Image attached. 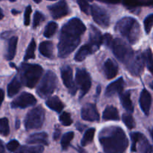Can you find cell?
Segmentation results:
<instances>
[{
	"mask_svg": "<svg viewBox=\"0 0 153 153\" xmlns=\"http://www.w3.org/2000/svg\"><path fill=\"white\" fill-rule=\"evenodd\" d=\"M86 31V26L79 18H72L63 25L58 44V56L64 58L70 55L80 43L81 36Z\"/></svg>",
	"mask_w": 153,
	"mask_h": 153,
	"instance_id": "cell-1",
	"label": "cell"
},
{
	"mask_svg": "<svg viewBox=\"0 0 153 153\" xmlns=\"http://www.w3.org/2000/svg\"><path fill=\"white\" fill-rule=\"evenodd\" d=\"M99 141L105 153H124L128 145L125 131L119 126L103 128L99 134Z\"/></svg>",
	"mask_w": 153,
	"mask_h": 153,
	"instance_id": "cell-2",
	"label": "cell"
},
{
	"mask_svg": "<svg viewBox=\"0 0 153 153\" xmlns=\"http://www.w3.org/2000/svg\"><path fill=\"white\" fill-rule=\"evenodd\" d=\"M115 30L131 44H135L140 37V25L137 20L130 16H126L120 19L117 22Z\"/></svg>",
	"mask_w": 153,
	"mask_h": 153,
	"instance_id": "cell-3",
	"label": "cell"
},
{
	"mask_svg": "<svg viewBox=\"0 0 153 153\" xmlns=\"http://www.w3.org/2000/svg\"><path fill=\"white\" fill-rule=\"evenodd\" d=\"M19 73L22 84L28 88H33L41 77L43 68L38 64H22Z\"/></svg>",
	"mask_w": 153,
	"mask_h": 153,
	"instance_id": "cell-4",
	"label": "cell"
},
{
	"mask_svg": "<svg viewBox=\"0 0 153 153\" xmlns=\"http://www.w3.org/2000/svg\"><path fill=\"white\" fill-rule=\"evenodd\" d=\"M57 85H58V79L56 75L53 72L49 70L46 72L41 82L37 87V94L41 98H46L53 94Z\"/></svg>",
	"mask_w": 153,
	"mask_h": 153,
	"instance_id": "cell-5",
	"label": "cell"
},
{
	"mask_svg": "<svg viewBox=\"0 0 153 153\" xmlns=\"http://www.w3.org/2000/svg\"><path fill=\"white\" fill-rule=\"evenodd\" d=\"M45 120V111L41 106L34 108L28 112L25 119L26 130L37 129L41 128Z\"/></svg>",
	"mask_w": 153,
	"mask_h": 153,
	"instance_id": "cell-6",
	"label": "cell"
},
{
	"mask_svg": "<svg viewBox=\"0 0 153 153\" xmlns=\"http://www.w3.org/2000/svg\"><path fill=\"white\" fill-rule=\"evenodd\" d=\"M111 48L113 50L115 57L120 62L124 64H126L134 54L132 49L125 41L120 39H115L113 40Z\"/></svg>",
	"mask_w": 153,
	"mask_h": 153,
	"instance_id": "cell-7",
	"label": "cell"
},
{
	"mask_svg": "<svg viewBox=\"0 0 153 153\" xmlns=\"http://www.w3.org/2000/svg\"><path fill=\"white\" fill-rule=\"evenodd\" d=\"M76 88L80 90V98L83 97L91 87V79L89 73L85 69H77L76 74Z\"/></svg>",
	"mask_w": 153,
	"mask_h": 153,
	"instance_id": "cell-8",
	"label": "cell"
},
{
	"mask_svg": "<svg viewBox=\"0 0 153 153\" xmlns=\"http://www.w3.org/2000/svg\"><path fill=\"white\" fill-rule=\"evenodd\" d=\"M127 69L133 76H138L142 73L144 67L145 61L143 54L136 52L133 54L132 57L126 63Z\"/></svg>",
	"mask_w": 153,
	"mask_h": 153,
	"instance_id": "cell-9",
	"label": "cell"
},
{
	"mask_svg": "<svg viewBox=\"0 0 153 153\" xmlns=\"http://www.w3.org/2000/svg\"><path fill=\"white\" fill-rule=\"evenodd\" d=\"M91 13L94 20L98 25L103 28H107L109 26L110 16L105 9L97 4H94L91 7Z\"/></svg>",
	"mask_w": 153,
	"mask_h": 153,
	"instance_id": "cell-10",
	"label": "cell"
},
{
	"mask_svg": "<svg viewBox=\"0 0 153 153\" xmlns=\"http://www.w3.org/2000/svg\"><path fill=\"white\" fill-rule=\"evenodd\" d=\"M36 103L37 100L32 94L23 92L17 98L12 101L10 106L12 108H26L30 106H34Z\"/></svg>",
	"mask_w": 153,
	"mask_h": 153,
	"instance_id": "cell-11",
	"label": "cell"
},
{
	"mask_svg": "<svg viewBox=\"0 0 153 153\" xmlns=\"http://www.w3.org/2000/svg\"><path fill=\"white\" fill-rule=\"evenodd\" d=\"M81 117L85 121L97 122L100 120V114L94 104L88 103L81 110Z\"/></svg>",
	"mask_w": 153,
	"mask_h": 153,
	"instance_id": "cell-12",
	"label": "cell"
},
{
	"mask_svg": "<svg viewBox=\"0 0 153 153\" xmlns=\"http://www.w3.org/2000/svg\"><path fill=\"white\" fill-rule=\"evenodd\" d=\"M48 8L54 19H60L67 16L70 12L67 3L64 0H61L58 2L49 6Z\"/></svg>",
	"mask_w": 153,
	"mask_h": 153,
	"instance_id": "cell-13",
	"label": "cell"
},
{
	"mask_svg": "<svg viewBox=\"0 0 153 153\" xmlns=\"http://www.w3.org/2000/svg\"><path fill=\"white\" fill-rule=\"evenodd\" d=\"M61 76L63 80V83L68 88L72 95H74L77 89H76V87L73 82V70H72L71 67L69 66H65V67H62L61 70Z\"/></svg>",
	"mask_w": 153,
	"mask_h": 153,
	"instance_id": "cell-14",
	"label": "cell"
},
{
	"mask_svg": "<svg viewBox=\"0 0 153 153\" xmlns=\"http://www.w3.org/2000/svg\"><path fill=\"white\" fill-rule=\"evenodd\" d=\"M90 43L89 45L92 47L94 52H97L102 43V35L98 28L94 25H90Z\"/></svg>",
	"mask_w": 153,
	"mask_h": 153,
	"instance_id": "cell-15",
	"label": "cell"
},
{
	"mask_svg": "<svg viewBox=\"0 0 153 153\" xmlns=\"http://www.w3.org/2000/svg\"><path fill=\"white\" fill-rule=\"evenodd\" d=\"M124 87H125L124 79L122 77L119 78L107 87L105 91V96L110 97L117 94H120L123 91Z\"/></svg>",
	"mask_w": 153,
	"mask_h": 153,
	"instance_id": "cell-16",
	"label": "cell"
},
{
	"mask_svg": "<svg viewBox=\"0 0 153 153\" xmlns=\"http://www.w3.org/2000/svg\"><path fill=\"white\" fill-rule=\"evenodd\" d=\"M139 103H140V108L142 109L143 113L146 116H148L151 108V105H152V97H151V94H149L147 90L143 89L141 91Z\"/></svg>",
	"mask_w": 153,
	"mask_h": 153,
	"instance_id": "cell-17",
	"label": "cell"
},
{
	"mask_svg": "<svg viewBox=\"0 0 153 153\" xmlns=\"http://www.w3.org/2000/svg\"><path fill=\"white\" fill-rule=\"evenodd\" d=\"M105 75L108 79L114 78L118 73V65L114 60L108 58L105 62L103 66Z\"/></svg>",
	"mask_w": 153,
	"mask_h": 153,
	"instance_id": "cell-18",
	"label": "cell"
},
{
	"mask_svg": "<svg viewBox=\"0 0 153 153\" xmlns=\"http://www.w3.org/2000/svg\"><path fill=\"white\" fill-rule=\"evenodd\" d=\"M26 142L29 144H43L47 146L49 144V140H48V134L46 132H37L34 134H31L29 137L27 138Z\"/></svg>",
	"mask_w": 153,
	"mask_h": 153,
	"instance_id": "cell-19",
	"label": "cell"
},
{
	"mask_svg": "<svg viewBox=\"0 0 153 153\" xmlns=\"http://www.w3.org/2000/svg\"><path fill=\"white\" fill-rule=\"evenodd\" d=\"M120 99L121 104L123 107L128 112L132 113L134 111V106L131 100V94L129 91H126L120 94Z\"/></svg>",
	"mask_w": 153,
	"mask_h": 153,
	"instance_id": "cell-20",
	"label": "cell"
},
{
	"mask_svg": "<svg viewBox=\"0 0 153 153\" xmlns=\"http://www.w3.org/2000/svg\"><path fill=\"white\" fill-rule=\"evenodd\" d=\"M94 53V50H93L92 47L88 44H85L82 46H81L80 49L77 52L74 57V59L76 61L78 62H81V61H84L88 55H91V54Z\"/></svg>",
	"mask_w": 153,
	"mask_h": 153,
	"instance_id": "cell-21",
	"label": "cell"
},
{
	"mask_svg": "<svg viewBox=\"0 0 153 153\" xmlns=\"http://www.w3.org/2000/svg\"><path fill=\"white\" fill-rule=\"evenodd\" d=\"M102 118L104 120H119L120 116L118 110L113 105L107 106L103 111Z\"/></svg>",
	"mask_w": 153,
	"mask_h": 153,
	"instance_id": "cell-22",
	"label": "cell"
},
{
	"mask_svg": "<svg viewBox=\"0 0 153 153\" xmlns=\"http://www.w3.org/2000/svg\"><path fill=\"white\" fill-rule=\"evenodd\" d=\"M39 51L43 57H46L47 58H52L54 57L53 44H52V42H42L39 46Z\"/></svg>",
	"mask_w": 153,
	"mask_h": 153,
	"instance_id": "cell-23",
	"label": "cell"
},
{
	"mask_svg": "<svg viewBox=\"0 0 153 153\" xmlns=\"http://www.w3.org/2000/svg\"><path fill=\"white\" fill-rule=\"evenodd\" d=\"M17 37H12L7 41V51H6L5 58L6 59L10 61L15 56L16 51V45H17Z\"/></svg>",
	"mask_w": 153,
	"mask_h": 153,
	"instance_id": "cell-24",
	"label": "cell"
},
{
	"mask_svg": "<svg viewBox=\"0 0 153 153\" xmlns=\"http://www.w3.org/2000/svg\"><path fill=\"white\" fill-rule=\"evenodd\" d=\"M46 105L49 108L58 113L62 111L64 107L63 102L58 97H52L48 99L46 102Z\"/></svg>",
	"mask_w": 153,
	"mask_h": 153,
	"instance_id": "cell-25",
	"label": "cell"
},
{
	"mask_svg": "<svg viewBox=\"0 0 153 153\" xmlns=\"http://www.w3.org/2000/svg\"><path fill=\"white\" fill-rule=\"evenodd\" d=\"M21 88V82L16 76H15L7 85V96L8 97H14L19 92Z\"/></svg>",
	"mask_w": 153,
	"mask_h": 153,
	"instance_id": "cell-26",
	"label": "cell"
},
{
	"mask_svg": "<svg viewBox=\"0 0 153 153\" xmlns=\"http://www.w3.org/2000/svg\"><path fill=\"white\" fill-rule=\"evenodd\" d=\"M137 143L139 144V151L140 153H152V146L143 134L139 138L137 145Z\"/></svg>",
	"mask_w": 153,
	"mask_h": 153,
	"instance_id": "cell-27",
	"label": "cell"
},
{
	"mask_svg": "<svg viewBox=\"0 0 153 153\" xmlns=\"http://www.w3.org/2000/svg\"><path fill=\"white\" fill-rule=\"evenodd\" d=\"M43 146H22L16 150V153H43Z\"/></svg>",
	"mask_w": 153,
	"mask_h": 153,
	"instance_id": "cell-28",
	"label": "cell"
},
{
	"mask_svg": "<svg viewBox=\"0 0 153 153\" xmlns=\"http://www.w3.org/2000/svg\"><path fill=\"white\" fill-rule=\"evenodd\" d=\"M95 131L96 129L94 128H88L85 131V134H84L83 137L81 140V144H82V146H87V145L90 144L93 141L94 138V135H95Z\"/></svg>",
	"mask_w": 153,
	"mask_h": 153,
	"instance_id": "cell-29",
	"label": "cell"
},
{
	"mask_svg": "<svg viewBox=\"0 0 153 153\" xmlns=\"http://www.w3.org/2000/svg\"><path fill=\"white\" fill-rule=\"evenodd\" d=\"M58 28V24L55 22H49L45 28L43 35L46 38H51L55 34Z\"/></svg>",
	"mask_w": 153,
	"mask_h": 153,
	"instance_id": "cell-30",
	"label": "cell"
},
{
	"mask_svg": "<svg viewBox=\"0 0 153 153\" xmlns=\"http://www.w3.org/2000/svg\"><path fill=\"white\" fill-rule=\"evenodd\" d=\"M36 49V43L35 40L34 39L31 40L29 45H28V48L25 52V56H24V60L25 61H28V60L33 59L35 58V55H34V52H35Z\"/></svg>",
	"mask_w": 153,
	"mask_h": 153,
	"instance_id": "cell-31",
	"label": "cell"
},
{
	"mask_svg": "<svg viewBox=\"0 0 153 153\" xmlns=\"http://www.w3.org/2000/svg\"><path fill=\"white\" fill-rule=\"evenodd\" d=\"M73 137H74V132L73 131H69V132L65 133L63 135L61 141V145L63 150H67Z\"/></svg>",
	"mask_w": 153,
	"mask_h": 153,
	"instance_id": "cell-32",
	"label": "cell"
},
{
	"mask_svg": "<svg viewBox=\"0 0 153 153\" xmlns=\"http://www.w3.org/2000/svg\"><path fill=\"white\" fill-rule=\"evenodd\" d=\"M10 134V127H9L8 120L6 117L0 119V134L2 136H7Z\"/></svg>",
	"mask_w": 153,
	"mask_h": 153,
	"instance_id": "cell-33",
	"label": "cell"
},
{
	"mask_svg": "<svg viewBox=\"0 0 153 153\" xmlns=\"http://www.w3.org/2000/svg\"><path fill=\"white\" fill-rule=\"evenodd\" d=\"M123 122L125 123L127 128H129V129H132L135 127V122L134 120V118L129 113L124 114L123 115Z\"/></svg>",
	"mask_w": 153,
	"mask_h": 153,
	"instance_id": "cell-34",
	"label": "cell"
},
{
	"mask_svg": "<svg viewBox=\"0 0 153 153\" xmlns=\"http://www.w3.org/2000/svg\"><path fill=\"white\" fill-rule=\"evenodd\" d=\"M59 120L62 125L65 126H69L73 123V120H72L70 114L68 112L64 111L60 114L59 116Z\"/></svg>",
	"mask_w": 153,
	"mask_h": 153,
	"instance_id": "cell-35",
	"label": "cell"
},
{
	"mask_svg": "<svg viewBox=\"0 0 153 153\" xmlns=\"http://www.w3.org/2000/svg\"><path fill=\"white\" fill-rule=\"evenodd\" d=\"M143 57H144L145 64L147 66V68L151 73H152V53L150 49L146 50V52L143 54Z\"/></svg>",
	"mask_w": 153,
	"mask_h": 153,
	"instance_id": "cell-36",
	"label": "cell"
},
{
	"mask_svg": "<svg viewBox=\"0 0 153 153\" xmlns=\"http://www.w3.org/2000/svg\"><path fill=\"white\" fill-rule=\"evenodd\" d=\"M131 151L132 152H134L137 151V143L138 141L139 138L142 135L141 133L140 132H132L131 134Z\"/></svg>",
	"mask_w": 153,
	"mask_h": 153,
	"instance_id": "cell-37",
	"label": "cell"
},
{
	"mask_svg": "<svg viewBox=\"0 0 153 153\" xmlns=\"http://www.w3.org/2000/svg\"><path fill=\"white\" fill-rule=\"evenodd\" d=\"M44 19L45 16L41 12L36 11L34 15V19H33V28H37Z\"/></svg>",
	"mask_w": 153,
	"mask_h": 153,
	"instance_id": "cell-38",
	"label": "cell"
},
{
	"mask_svg": "<svg viewBox=\"0 0 153 153\" xmlns=\"http://www.w3.org/2000/svg\"><path fill=\"white\" fill-rule=\"evenodd\" d=\"M144 28L145 31H146V34H149V32L151 31L152 29V24H153V15L149 14V16H147L146 17L144 20Z\"/></svg>",
	"mask_w": 153,
	"mask_h": 153,
	"instance_id": "cell-39",
	"label": "cell"
},
{
	"mask_svg": "<svg viewBox=\"0 0 153 153\" xmlns=\"http://www.w3.org/2000/svg\"><path fill=\"white\" fill-rule=\"evenodd\" d=\"M78 4L81 10L86 14H90L91 13V6L89 5L86 0H77Z\"/></svg>",
	"mask_w": 153,
	"mask_h": 153,
	"instance_id": "cell-40",
	"label": "cell"
},
{
	"mask_svg": "<svg viewBox=\"0 0 153 153\" xmlns=\"http://www.w3.org/2000/svg\"><path fill=\"white\" fill-rule=\"evenodd\" d=\"M19 143L16 140H12L9 141L6 145V147L10 152H15L19 148Z\"/></svg>",
	"mask_w": 153,
	"mask_h": 153,
	"instance_id": "cell-41",
	"label": "cell"
},
{
	"mask_svg": "<svg viewBox=\"0 0 153 153\" xmlns=\"http://www.w3.org/2000/svg\"><path fill=\"white\" fill-rule=\"evenodd\" d=\"M112 43H113V38L110 34L107 33L102 36V43H104L107 47H111Z\"/></svg>",
	"mask_w": 153,
	"mask_h": 153,
	"instance_id": "cell-42",
	"label": "cell"
},
{
	"mask_svg": "<svg viewBox=\"0 0 153 153\" xmlns=\"http://www.w3.org/2000/svg\"><path fill=\"white\" fill-rule=\"evenodd\" d=\"M31 13V7L28 5L25 8V13H24V24L25 25H28L30 23V16Z\"/></svg>",
	"mask_w": 153,
	"mask_h": 153,
	"instance_id": "cell-43",
	"label": "cell"
},
{
	"mask_svg": "<svg viewBox=\"0 0 153 153\" xmlns=\"http://www.w3.org/2000/svg\"><path fill=\"white\" fill-rule=\"evenodd\" d=\"M123 3L129 7H136L140 4L138 0H123Z\"/></svg>",
	"mask_w": 153,
	"mask_h": 153,
	"instance_id": "cell-44",
	"label": "cell"
},
{
	"mask_svg": "<svg viewBox=\"0 0 153 153\" xmlns=\"http://www.w3.org/2000/svg\"><path fill=\"white\" fill-rule=\"evenodd\" d=\"M60 135H61V129H60L58 127H56L55 128V131H54V134H53V139L55 140H57L59 139Z\"/></svg>",
	"mask_w": 153,
	"mask_h": 153,
	"instance_id": "cell-45",
	"label": "cell"
},
{
	"mask_svg": "<svg viewBox=\"0 0 153 153\" xmlns=\"http://www.w3.org/2000/svg\"><path fill=\"white\" fill-rule=\"evenodd\" d=\"M100 1H102V2L111 3V4H117V3L120 2V0H100Z\"/></svg>",
	"mask_w": 153,
	"mask_h": 153,
	"instance_id": "cell-46",
	"label": "cell"
},
{
	"mask_svg": "<svg viewBox=\"0 0 153 153\" xmlns=\"http://www.w3.org/2000/svg\"><path fill=\"white\" fill-rule=\"evenodd\" d=\"M4 91H3L2 89H0V106H1L3 100H4Z\"/></svg>",
	"mask_w": 153,
	"mask_h": 153,
	"instance_id": "cell-47",
	"label": "cell"
},
{
	"mask_svg": "<svg viewBox=\"0 0 153 153\" xmlns=\"http://www.w3.org/2000/svg\"><path fill=\"white\" fill-rule=\"evenodd\" d=\"M85 128V126L82 125V124H80V123H78L77 124V128H78V129H79V131H82Z\"/></svg>",
	"mask_w": 153,
	"mask_h": 153,
	"instance_id": "cell-48",
	"label": "cell"
},
{
	"mask_svg": "<svg viewBox=\"0 0 153 153\" xmlns=\"http://www.w3.org/2000/svg\"><path fill=\"white\" fill-rule=\"evenodd\" d=\"M19 126H20V121L19 120H16V125H15V127H16V129L19 128Z\"/></svg>",
	"mask_w": 153,
	"mask_h": 153,
	"instance_id": "cell-49",
	"label": "cell"
},
{
	"mask_svg": "<svg viewBox=\"0 0 153 153\" xmlns=\"http://www.w3.org/2000/svg\"><path fill=\"white\" fill-rule=\"evenodd\" d=\"M78 151H79V153H87L85 151V149H83L81 147H78Z\"/></svg>",
	"mask_w": 153,
	"mask_h": 153,
	"instance_id": "cell-50",
	"label": "cell"
},
{
	"mask_svg": "<svg viewBox=\"0 0 153 153\" xmlns=\"http://www.w3.org/2000/svg\"><path fill=\"white\" fill-rule=\"evenodd\" d=\"M3 17H4V13H3L2 10H1V8L0 7V19H2Z\"/></svg>",
	"mask_w": 153,
	"mask_h": 153,
	"instance_id": "cell-51",
	"label": "cell"
},
{
	"mask_svg": "<svg viewBox=\"0 0 153 153\" xmlns=\"http://www.w3.org/2000/svg\"><path fill=\"white\" fill-rule=\"evenodd\" d=\"M4 149V143H3L2 140H0V149Z\"/></svg>",
	"mask_w": 153,
	"mask_h": 153,
	"instance_id": "cell-52",
	"label": "cell"
},
{
	"mask_svg": "<svg viewBox=\"0 0 153 153\" xmlns=\"http://www.w3.org/2000/svg\"><path fill=\"white\" fill-rule=\"evenodd\" d=\"M100 91H101V87L98 86L97 88V95H99L100 94Z\"/></svg>",
	"mask_w": 153,
	"mask_h": 153,
	"instance_id": "cell-53",
	"label": "cell"
},
{
	"mask_svg": "<svg viewBox=\"0 0 153 153\" xmlns=\"http://www.w3.org/2000/svg\"><path fill=\"white\" fill-rule=\"evenodd\" d=\"M12 13H13V14H17V13H20V12L19 11H16V10H12Z\"/></svg>",
	"mask_w": 153,
	"mask_h": 153,
	"instance_id": "cell-54",
	"label": "cell"
},
{
	"mask_svg": "<svg viewBox=\"0 0 153 153\" xmlns=\"http://www.w3.org/2000/svg\"><path fill=\"white\" fill-rule=\"evenodd\" d=\"M0 153H7V152H5L4 149H0Z\"/></svg>",
	"mask_w": 153,
	"mask_h": 153,
	"instance_id": "cell-55",
	"label": "cell"
},
{
	"mask_svg": "<svg viewBox=\"0 0 153 153\" xmlns=\"http://www.w3.org/2000/svg\"><path fill=\"white\" fill-rule=\"evenodd\" d=\"M36 3H40L41 1V0H34Z\"/></svg>",
	"mask_w": 153,
	"mask_h": 153,
	"instance_id": "cell-56",
	"label": "cell"
},
{
	"mask_svg": "<svg viewBox=\"0 0 153 153\" xmlns=\"http://www.w3.org/2000/svg\"><path fill=\"white\" fill-rule=\"evenodd\" d=\"M10 1H14V0H10Z\"/></svg>",
	"mask_w": 153,
	"mask_h": 153,
	"instance_id": "cell-57",
	"label": "cell"
}]
</instances>
